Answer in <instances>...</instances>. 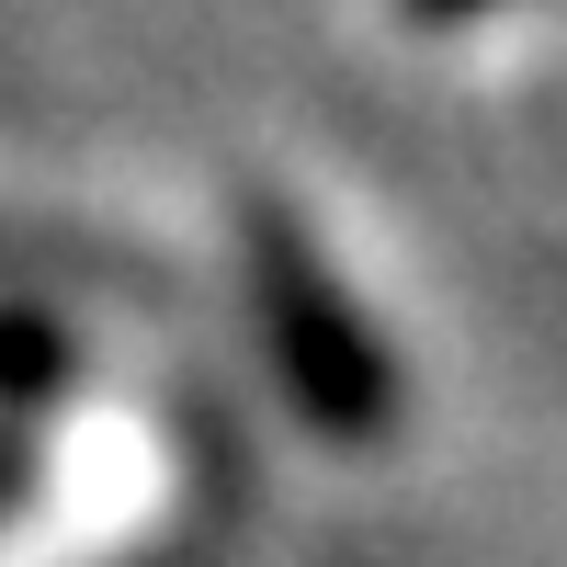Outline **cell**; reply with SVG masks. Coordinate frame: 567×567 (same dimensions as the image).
<instances>
[{"label": "cell", "instance_id": "2", "mask_svg": "<svg viewBox=\"0 0 567 567\" xmlns=\"http://www.w3.org/2000/svg\"><path fill=\"white\" fill-rule=\"evenodd\" d=\"M409 23H477V12H499V0H398Z\"/></svg>", "mask_w": 567, "mask_h": 567}, {"label": "cell", "instance_id": "1", "mask_svg": "<svg viewBox=\"0 0 567 567\" xmlns=\"http://www.w3.org/2000/svg\"><path fill=\"white\" fill-rule=\"evenodd\" d=\"M239 261H250V329H261L272 386L296 398V420L318 443H374L398 420V352L363 329L341 272L318 261L307 216H284L272 194L239 205Z\"/></svg>", "mask_w": 567, "mask_h": 567}]
</instances>
